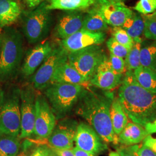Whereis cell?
I'll use <instances>...</instances> for the list:
<instances>
[{"label": "cell", "mask_w": 156, "mask_h": 156, "mask_svg": "<svg viewBox=\"0 0 156 156\" xmlns=\"http://www.w3.org/2000/svg\"><path fill=\"white\" fill-rule=\"evenodd\" d=\"M140 66L156 71V42L141 48Z\"/></svg>", "instance_id": "27"}, {"label": "cell", "mask_w": 156, "mask_h": 156, "mask_svg": "<svg viewBox=\"0 0 156 156\" xmlns=\"http://www.w3.org/2000/svg\"><path fill=\"white\" fill-rule=\"evenodd\" d=\"M128 34L134 41H140V36L144 33V21L142 16L133 12L120 27Z\"/></svg>", "instance_id": "25"}, {"label": "cell", "mask_w": 156, "mask_h": 156, "mask_svg": "<svg viewBox=\"0 0 156 156\" xmlns=\"http://www.w3.org/2000/svg\"><path fill=\"white\" fill-rule=\"evenodd\" d=\"M106 58L107 56L100 46L93 45L69 53L68 62L89 82Z\"/></svg>", "instance_id": "6"}, {"label": "cell", "mask_w": 156, "mask_h": 156, "mask_svg": "<svg viewBox=\"0 0 156 156\" xmlns=\"http://www.w3.org/2000/svg\"><path fill=\"white\" fill-rule=\"evenodd\" d=\"M19 137L0 135V156H16L20 150Z\"/></svg>", "instance_id": "26"}, {"label": "cell", "mask_w": 156, "mask_h": 156, "mask_svg": "<svg viewBox=\"0 0 156 156\" xmlns=\"http://www.w3.org/2000/svg\"><path fill=\"white\" fill-rule=\"evenodd\" d=\"M136 154V156H156V153L144 145H138Z\"/></svg>", "instance_id": "36"}, {"label": "cell", "mask_w": 156, "mask_h": 156, "mask_svg": "<svg viewBox=\"0 0 156 156\" xmlns=\"http://www.w3.org/2000/svg\"><path fill=\"white\" fill-rule=\"evenodd\" d=\"M72 150H73V152L75 156H97V155H94L91 153H90L89 152L83 151V150L78 148V147H76V146L73 147L72 149Z\"/></svg>", "instance_id": "39"}, {"label": "cell", "mask_w": 156, "mask_h": 156, "mask_svg": "<svg viewBox=\"0 0 156 156\" xmlns=\"http://www.w3.org/2000/svg\"><path fill=\"white\" fill-rule=\"evenodd\" d=\"M84 16L80 11H69L63 15L57 23L55 33L59 39H66L82 28Z\"/></svg>", "instance_id": "17"}, {"label": "cell", "mask_w": 156, "mask_h": 156, "mask_svg": "<svg viewBox=\"0 0 156 156\" xmlns=\"http://www.w3.org/2000/svg\"><path fill=\"white\" fill-rule=\"evenodd\" d=\"M75 144L78 148L97 155L108 149V146L89 124H78L75 136Z\"/></svg>", "instance_id": "12"}, {"label": "cell", "mask_w": 156, "mask_h": 156, "mask_svg": "<svg viewBox=\"0 0 156 156\" xmlns=\"http://www.w3.org/2000/svg\"><path fill=\"white\" fill-rule=\"evenodd\" d=\"M33 86H28L20 91L21 128L19 138H27L34 134L35 117V92Z\"/></svg>", "instance_id": "10"}, {"label": "cell", "mask_w": 156, "mask_h": 156, "mask_svg": "<svg viewBox=\"0 0 156 156\" xmlns=\"http://www.w3.org/2000/svg\"><path fill=\"white\" fill-rule=\"evenodd\" d=\"M123 79V75H117L113 72L107 57L97 68L89 83L100 89L110 91L120 85Z\"/></svg>", "instance_id": "15"}, {"label": "cell", "mask_w": 156, "mask_h": 156, "mask_svg": "<svg viewBox=\"0 0 156 156\" xmlns=\"http://www.w3.org/2000/svg\"><path fill=\"white\" fill-rule=\"evenodd\" d=\"M133 73L136 80L143 88L156 94V71L140 66Z\"/></svg>", "instance_id": "24"}, {"label": "cell", "mask_w": 156, "mask_h": 156, "mask_svg": "<svg viewBox=\"0 0 156 156\" xmlns=\"http://www.w3.org/2000/svg\"><path fill=\"white\" fill-rule=\"evenodd\" d=\"M113 93L84 87L75 107L76 113L84 119L106 143L117 145L118 136L112 127L110 116Z\"/></svg>", "instance_id": "1"}, {"label": "cell", "mask_w": 156, "mask_h": 156, "mask_svg": "<svg viewBox=\"0 0 156 156\" xmlns=\"http://www.w3.org/2000/svg\"><path fill=\"white\" fill-rule=\"evenodd\" d=\"M94 3L95 0H49L46 8L49 11H79L89 8Z\"/></svg>", "instance_id": "21"}, {"label": "cell", "mask_w": 156, "mask_h": 156, "mask_svg": "<svg viewBox=\"0 0 156 156\" xmlns=\"http://www.w3.org/2000/svg\"><path fill=\"white\" fill-rule=\"evenodd\" d=\"M144 21V34L147 39L156 41V20L148 15L142 16Z\"/></svg>", "instance_id": "32"}, {"label": "cell", "mask_w": 156, "mask_h": 156, "mask_svg": "<svg viewBox=\"0 0 156 156\" xmlns=\"http://www.w3.org/2000/svg\"><path fill=\"white\" fill-rule=\"evenodd\" d=\"M88 80L72 67L68 62L58 67L51 78L50 84L53 83L74 84L83 85Z\"/></svg>", "instance_id": "18"}, {"label": "cell", "mask_w": 156, "mask_h": 156, "mask_svg": "<svg viewBox=\"0 0 156 156\" xmlns=\"http://www.w3.org/2000/svg\"><path fill=\"white\" fill-rule=\"evenodd\" d=\"M53 150L58 156H75L72 149L57 150L53 149Z\"/></svg>", "instance_id": "40"}, {"label": "cell", "mask_w": 156, "mask_h": 156, "mask_svg": "<svg viewBox=\"0 0 156 156\" xmlns=\"http://www.w3.org/2000/svg\"><path fill=\"white\" fill-rule=\"evenodd\" d=\"M78 123L71 119L60 122L48 138L52 149L57 150L72 149L74 147L75 136Z\"/></svg>", "instance_id": "13"}, {"label": "cell", "mask_w": 156, "mask_h": 156, "mask_svg": "<svg viewBox=\"0 0 156 156\" xmlns=\"http://www.w3.org/2000/svg\"><path fill=\"white\" fill-rule=\"evenodd\" d=\"M84 87L80 84L53 83L44 90L45 97L57 120L64 119L72 111Z\"/></svg>", "instance_id": "4"}, {"label": "cell", "mask_w": 156, "mask_h": 156, "mask_svg": "<svg viewBox=\"0 0 156 156\" xmlns=\"http://www.w3.org/2000/svg\"><path fill=\"white\" fill-rule=\"evenodd\" d=\"M113 2H117V3H124V1L126 0H109Z\"/></svg>", "instance_id": "45"}, {"label": "cell", "mask_w": 156, "mask_h": 156, "mask_svg": "<svg viewBox=\"0 0 156 156\" xmlns=\"http://www.w3.org/2000/svg\"><path fill=\"white\" fill-rule=\"evenodd\" d=\"M1 36L0 35V48H1Z\"/></svg>", "instance_id": "46"}, {"label": "cell", "mask_w": 156, "mask_h": 156, "mask_svg": "<svg viewBox=\"0 0 156 156\" xmlns=\"http://www.w3.org/2000/svg\"><path fill=\"white\" fill-rule=\"evenodd\" d=\"M30 146V143L27 141L24 142L23 144V149L22 151H20L19 153L17 154L16 156H30L28 154V149L29 147Z\"/></svg>", "instance_id": "41"}, {"label": "cell", "mask_w": 156, "mask_h": 156, "mask_svg": "<svg viewBox=\"0 0 156 156\" xmlns=\"http://www.w3.org/2000/svg\"><path fill=\"white\" fill-rule=\"evenodd\" d=\"M44 0H26L28 7L30 8H36L42 4Z\"/></svg>", "instance_id": "42"}, {"label": "cell", "mask_w": 156, "mask_h": 156, "mask_svg": "<svg viewBox=\"0 0 156 156\" xmlns=\"http://www.w3.org/2000/svg\"><path fill=\"white\" fill-rule=\"evenodd\" d=\"M53 49L50 42L46 41L28 50L21 68L23 77L28 78L34 74Z\"/></svg>", "instance_id": "16"}, {"label": "cell", "mask_w": 156, "mask_h": 156, "mask_svg": "<svg viewBox=\"0 0 156 156\" xmlns=\"http://www.w3.org/2000/svg\"><path fill=\"white\" fill-rule=\"evenodd\" d=\"M51 25L50 11L47 9L46 3H42L24 17L23 33L28 42L34 44L42 41L48 35Z\"/></svg>", "instance_id": "5"}, {"label": "cell", "mask_w": 156, "mask_h": 156, "mask_svg": "<svg viewBox=\"0 0 156 156\" xmlns=\"http://www.w3.org/2000/svg\"><path fill=\"white\" fill-rule=\"evenodd\" d=\"M119 100L133 123L144 127L156 119V94L143 88L134 77L133 71H127L119 87Z\"/></svg>", "instance_id": "2"}, {"label": "cell", "mask_w": 156, "mask_h": 156, "mask_svg": "<svg viewBox=\"0 0 156 156\" xmlns=\"http://www.w3.org/2000/svg\"><path fill=\"white\" fill-rule=\"evenodd\" d=\"M112 69L113 72L117 75H123L127 71L125 60L124 58L111 54L109 58Z\"/></svg>", "instance_id": "33"}, {"label": "cell", "mask_w": 156, "mask_h": 156, "mask_svg": "<svg viewBox=\"0 0 156 156\" xmlns=\"http://www.w3.org/2000/svg\"><path fill=\"white\" fill-rule=\"evenodd\" d=\"M106 37L105 33H91L81 29L66 39L62 40L60 46L70 53L91 46L101 45Z\"/></svg>", "instance_id": "14"}, {"label": "cell", "mask_w": 156, "mask_h": 156, "mask_svg": "<svg viewBox=\"0 0 156 156\" xmlns=\"http://www.w3.org/2000/svg\"><path fill=\"white\" fill-rule=\"evenodd\" d=\"M68 52L62 46L53 48L32 78L35 89L44 90L50 84L51 78L58 67L68 62Z\"/></svg>", "instance_id": "8"}, {"label": "cell", "mask_w": 156, "mask_h": 156, "mask_svg": "<svg viewBox=\"0 0 156 156\" xmlns=\"http://www.w3.org/2000/svg\"><path fill=\"white\" fill-rule=\"evenodd\" d=\"M144 128L149 135L156 133V119L152 122L147 123L145 125Z\"/></svg>", "instance_id": "38"}, {"label": "cell", "mask_w": 156, "mask_h": 156, "mask_svg": "<svg viewBox=\"0 0 156 156\" xmlns=\"http://www.w3.org/2000/svg\"><path fill=\"white\" fill-rule=\"evenodd\" d=\"M112 38L115 39L118 43L127 48L128 49H131L133 46L134 41L133 39L125 30L120 27H113L112 30Z\"/></svg>", "instance_id": "29"}, {"label": "cell", "mask_w": 156, "mask_h": 156, "mask_svg": "<svg viewBox=\"0 0 156 156\" xmlns=\"http://www.w3.org/2000/svg\"><path fill=\"white\" fill-rule=\"evenodd\" d=\"M56 116L46 97L43 95H37L34 134L40 139H48L56 127Z\"/></svg>", "instance_id": "9"}, {"label": "cell", "mask_w": 156, "mask_h": 156, "mask_svg": "<svg viewBox=\"0 0 156 156\" xmlns=\"http://www.w3.org/2000/svg\"><path fill=\"white\" fill-rule=\"evenodd\" d=\"M149 134L145 128L139 124L128 122L118 135V142L123 146L137 145L142 142Z\"/></svg>", "instance_id": "19"}, {"label": "cell", "mask_w": 156, "mask_h": 156, "mask_svg": "<svg viewBox=\"0 0 156 156\" xmlns=\"http://www.w3.org/2000/svg\"><path fill=\"white\" fill-rule=\"evenodd\" d=\"M0 48V81L13 78L18 71L23 56L22 37L15 28H4Z\"/></svg>", "instance_id": "3"}, {"label": "cell", "mask_w": 156, "mask_h": 156, "mask_svg": "<svg viewBox=\"0 0 156 156\" xmlns=\"http://www.w3.org/2000/svg\"><path fill=\"white\" fill-rule=\"evenodd\" d=\"M106 46L111 55L122 58L126 57L129 51V49L118 43L112 37L107 41Z\"/></svg>", "instance_id": "30"}, {"label": "cell", "mask_w": 156, "mask_h": 156, "mask_svg": "<svg viewBox=\"0 0 156 156\" xmlns=\"http://www.w3.org/2000/svg\"><path fill=\"white\" fill-rule=\"evenodd\" d=\"M112 127L116 135H119L128 123V117L118 98H114L110 109Z\"/></svg>", "instance_id": "23"}, {"label": "cell", "mask_w": 156, "mask_h": 156, "mask_svg": "<svg viewBox=\"0 0 156 156\" xmlns=\"http://www.w3.org/2000/svg\"><path fill=\"white\" fill-rule=\"evenodd\" d=\"M20 91H14L0 106V135L19 137L21 128Z\"/></svg>", "instance_id": "7"}, {"label": "cell", "mask_w": 156, "mask_h": 156, "mask_svg": "<svg viewBox=\"0 0 156 156\" xmlns=\"http://www.w3.org/2000/svg\"><path fill=\"white\" fill-rule=\"evenodd\" d=\"M134 9L144 15H150L156 11V0H139Z\"/></svg>", "instance_id": "31"}, {"label": "cell", "mask_w": 156, "mask_h": 156, "mask_svg": "<svg viewBox=\"0 0 156 156\" xmlns=\"http://www.w3.org/2000/svg\"><path fill=\"white\" fill-rule=\"evenodd\" d=\"M138 145L132 146H122L117 148L116 151L120 156H136V151L138 148Z\"/></svg>", "instance_id": "35"}, {"label": "cell", "mask_w": 156, "mask_h": 156, "mask_svg": "<svg viewBox=\"0 0 156 156\" xmlns=\"http://www.w3.org/2000/svg\"></svg>", "instance_id": "47"}, {"label": "cell", "mask_w": 156, "mask_h": 156, "mask_svg": "<svg viewBox=\"0 0 156 156\" xmlns=\"http://www.w3.org/2000/svg\"><path fill=\"white\" fill-rule=\"evenodd\" d=\"M82 29L91 33H104L108 29V25L100 13L91 6L84 16Z\"/></svg>", "instance_id": "22"}, {"label": "cell", "mask_w": 156, "mask_h": 156, "mask_svg": "<svg viewBox=\"0 0 156 156\" xmlns=\"http://www.w3.org/2000/svg\"><path fill=\"white\" fill-rule=\"evenodd\" d=\"M108 156H120V155H119V154L117 153V151H111L109 153Z\"/></svg>", "instance_id": "43"}, {"label": "cell", "mask_w": 156, "mask_h": 156, "mask_svg": "<svg viewBox=\"0 0 156 156\" xmlns=\"http://www.w3.org/2000/svg\"><path fill=\"white\" fill-rule=\"evenodd\" d=\"M143 142V145H145L156 153V138H153L151 135H148L144 140Z\"/></svg>", "instance_id": "37"}, {"label": "cell", "mask_w": 156, "mask_h": 156, "mask_svg": "<svg viewBox=\"0 0 156 156\" xmlns=\"http://www.w3.org/2000/svg\"><path fill=\"white\" fill-rule=\"evenodd\" d=\"M30 156H57L53 149L46 146H40L35 148Z\"/></svg>", "instance_id": "34"}, {"label": "cell", "mask_w": 156, "mask_h": 156, "mask_svg": "<svg viewBox=\"0 0 156 156\" xmlns=\"http://www.w3.org/2000/svg\"><path fill=\"white\" fill-rule=\"evenodd\" d=\"M147 15H148L149 16L151 17V18H153V19H154L156 20V11L154 12V13H151V14Z\"/></svg>", "instance_id": "44"}, {"label": "cell", "mask_w": 156, "mask_h": 156, "mask_svg": "<svg viewBox=\"0 0 156 156\" xmlns=\"http://www.w3.org/2000/svg\"><path fill=\"white\" fill-rule=\"evenodd\" d=\"M100 13L108 25L121 27L133 11L124 3L113 2L109 0H95L92 6Z\"/></svg>", "instance_id": "11"}, {"label": "cell", "mask_w": 156, "mask_h": 156, "mask_svg": "<svg viewBox=\"0 0 156 156\" xmlns=\"http://www.w3.org/2000/svg\"><path fill=\"white\" fill-rule=\"evenodd\" d=\"M140 41H134V45L129 50L125 58V63L127 71H134L140 66V53L141 49Z\"/></svg>", "instance_id": "28"}, {"label": "cell", "mask_w": 156, "mask_h": 156, "mask_svg": "<svg viewBox=\"0 0 156 156\" xmlns=\"http://www.w3.org/2000/svg\"><path fill=\"white\" fill-rule=\"evenodd\" d=\"M21 13V7L16 0H0V28L9 27Z\"/></svg>", "instance_id": "20"}]
</instances>
